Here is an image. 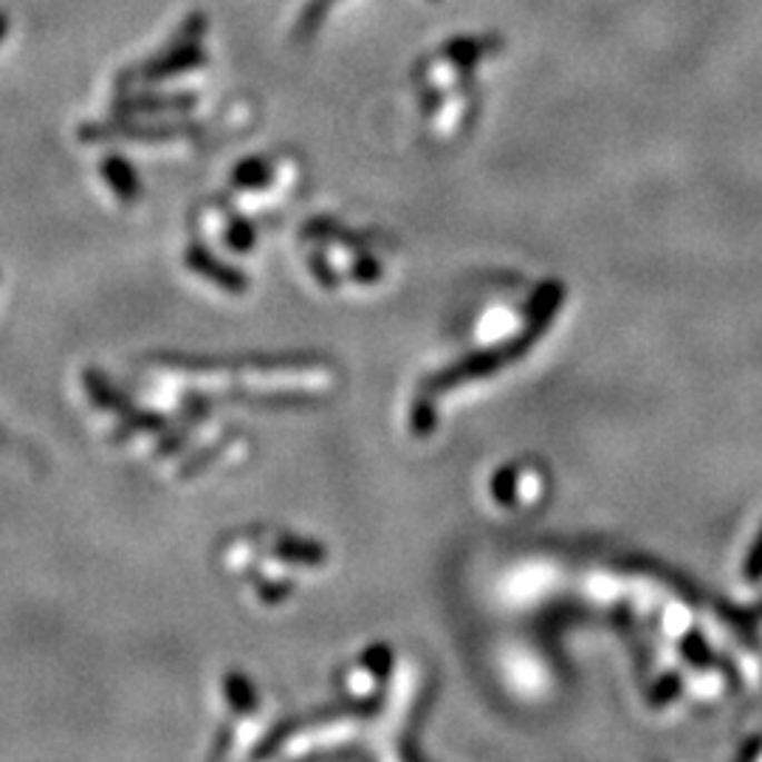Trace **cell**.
Segmentation results:
<instances>
[{"label": "cell", "instance_id": "1", "mask_svg": "<svg viewBox=\"0 0 762 762\" xmlns=\"http://www.w3.org/2000/svg\"><path fill=\"white\" fill-rule=\"evenodd\" d=\"M184 263H187L189 271H196V275H201L204 280L215 283V286H220L224 291L240 294V291H246V286H249L240 271L229 269L226 263H220L218 257H212V251L204 249L201 244L189 246L187 255H184Z\"/></svg>", "mask_w": 762, "mask_h": 762}, {"label": "cell", "instance_id": "2", "mask_svg": "<svg viewBox=\"0 0 762 762\" xmlns=\"http://www.w3.org/2000/svg\"><path fill=\"white\" fill-rule=\"evenodd\" d=\"M82 385H86L88 398H91V404L97 409H105V413H117V415H128L136 409L133 402H130V398L125 396L119 387L110 385V378L105 376V373L93 370V367H88V370L82 373Z\"/></svg>", "mask_w": 762, "mask_h": 762}, {"label": "cell", "instance_id": "3", "mask_svg": "<svg viewBox=\"0 0 762 762\" xmlns=\"http://www.w3.org/2000/svg\"><path fill=\"white\" fill-rule=\"evenodd\" d=\"M102 170H105V178H108V184L113 187V192L119 196V201L133 204L136 198H139V181H136L130 165H125L122 159H108Z\"/></svg>", "mask_w": 762, "mask_h": 762}, {"label": "cell", "instance_id": "4", "mask_svg": "<svg viewBox=\"0 0 762 762\" xmlns=\"http://www.w3.org/2000/svg\"><path fill=\"white\" fill-rule=\"evenodd\" d=\"M122 418L125 422L119 424L117 433L110 435V441L130 438V435H136V433H161V429H167L165 415H159V413H139V409H133V413L122 415Z\"/></svg>", "mask_w": 762, "mask_h": 762}, {"label": "cell", "instance_id": "5", "mask_svg": "<svg viewBox=\"0 0 762 762\" xmlns=\"http://www.w3.org/2000/svg\"><path fill=\"white\" fill-rule=\"evenodd\" d=\"M224 690L226 701H229V706H232L235 712H251V709L257 706L255 686H251L249 677L240 675V672H229V675H226Z\"/></svg>", "mask_w": 762, "mask_h": 762}, {"label": "cell", "instance_id": "6", "mask_svg": "<svg viewBox=\"0 0 762 762\" xmlns=\"http://www.w3.org/2000/svg\"><path fill=\"white\" fill-rule=\"evenodd\" d=\"M277 554L286 556L288 562H299V565H319L325 562V551L314 543H283Z\"/></svg>", "mask_w": 762, "mask_h": 762}, {"label": "cell", "instance_id": "7", "mask_svg": "<svg viewBox=\"0 0 762 762\" xmlns=\"http://www.w3.org/2000/svg\"><path fill=\"white\" fill-rule=\"evenodd\" d=\"M492 492L501 506H514V501H517V472H514V466L497 472V477L492 481Z\"/></svg>", "mask_w": 762, "mask_h": 762}, {"label": "cell", "instance_id": "8", "mask_svg": "<svg viewBox=\"0 0 762 762\" xmlns=\"http://www.w3.org/2000/svg\"><path fill=\"white\" fill-rule=\"evenodd\" d=\"M743 576H745V582H751V585L762 582V528H760V534H756L754 543H751L749 554H745Z\"/></svg>", "mask_w": 762, "mask_h": 762}, {"label": "cell", "instance_id": "9", "mask_svg": "<svg viewBox=\"0 0 762 762\" xmlns=\"http://www.w3.org/2000/svg\"><path fill=\"white\" fill-rule=\"evenodd\" d=\"M365 666L370 672H376L378 677H385L387 672L393 670V653H390V646H385V644H378V646H370L367 650V655H365Z\"/></svg>", "mask_w": 762, "mask_h": 762}, {"label": "cell", "instance_id": "10", "mask_svg": "<svg viewBox=\"0 0 762 762\" xmlns=\"http://www.w3.org/2000/svg\"><path fill=\"white\" fill-rule=\"evenodd\" d=\"M683 659L695 661V664H706L709 661L706 644H703V639L697 633H692L690 639L683 641Z\"/></svg>", "mask_w": 762, "mask_h": 762}, {"label": "cell", "instance_id": "11", "mask_svg": "<svg viewBox=\"0 0 762 762\" xmlns=\"http://www.w3.org/2000/svg\"><path fill=\"white\" fill-rule=\"evenodd\" d=\"M226 240H229V249L249 251L251 244H255V232H251L246 224H238V229H232V232L226 235Z\"/></svg>", "mask_w": 762, "mask_h": 762}, {"label": "cell", "instance_id": "12", "mask_svg": "<svg viewBox=\"0 0 762 762\" xmlns=\"http://www.w3.org/2000/svg\"><path fill=\"white\" fill-rule=\"evenodd\" d=\"M433 424H435V413L433 409L427 407V404H418L415 407V415H413V429L418 435H427L429 429H433Z\"/></svg>", "mask_w": 762, "mask_h": 762}, {"label": "cell", "instance_id": "13", "mask_svg": "<svg viewBox=\"0 0 762 762\" xmlns=\"http://www.w3.org/2000/svg\"><path fill=\"white\" fill-rule=\"evenodd\" d=\"M677 686H681V681H677L675 675L664 677V681H661L659 686H655L653 703H666V701H672V697H675V692H677Z\"/></svg>", "mask_w": 762, "mask_h": 762}, {"label": "cell", "instance_id": "14", "mask_svg": "<svg viewBox=\"0 0 762 762\" xmlns=\"http://www.w3.org/2000/svg\"><path fill=\"white\" fill-rule=\"evenodd\" d=\"M354 277L362 283H370L382 277V269H378L376 260H359V266L354 269Z\"/></svg>", "mask_w": 762, "mask_h": 762}]
</instances>
